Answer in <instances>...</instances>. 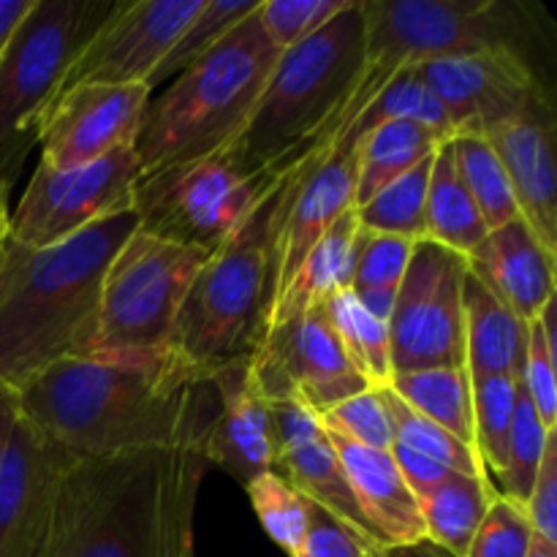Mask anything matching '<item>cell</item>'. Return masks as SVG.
<instances>
[{
    "label": "cell",
    "mask_w": 557,
    "mask_h": 557,
    "mask_svg": "<svg viewBox=\"0 0 557 557\" xmlns=\"http://www.w3.org/2000/svg\"><path fill=\"white\" fill-rule=\"evenodd\" d=\"M250 364L267 403L299 400L319 417L337 403L373 389L354 370L321 305L270 326L250 354Z\"/></svg>",
    "instance_id": "4fadbf2b"
},
{
    "label": "cell",
    "mask_w": 557,
    "mask_h": 557,
    "mask_svg": "<svg viewBox=\"0 0 557 557\" xmlns=\"http://www.w3.org/2000/svg\"><path fill=\"white\" fill-rule=\"evenodd\" d=\"M281 180L212 250L183 299L174 346L205 373L250 357L264 337L267 267Z\"/></svg>",
    "instance_id": "8992f818"
},
{
    "label": "cell",
    "mask_w": 557,
    "mask_h": 557,
    "mask_svg": "<svg viewBox=\"0 0 557 557\" xmlns=\"http://www.w3.org/2000/svg\"><path fill=\"white\" fill-rule=\"evenodd\" d=\"M364 20L362 85L379 92L406 65L517 49L515 25L493 0H359Z\"/></svg>",
    "instance_id": "30bf717a"
},
{
    "label": "cell",
    "mask_w": 557,
    "mask_h": 557,
    "mask_svg": "<svg viewBox=\"0 0 557 557\" xmlns=\"http://www.w3.org/2000/svg\"><path fill=\"white\" fill-rule=\"evenodd\" d=\"M210 253L136 228L109 264L85 357L161 354L174 346L183 299Z\"/></svg>",
    "instance_id": "ba28073f"
},
{
    "label": "cell",
    "mask_w": 557,
    "mask_h": 557,
    "mask_svg": "<svg viewBox=\"0 0 557 557\" xmlns=\"http://www.w3.org/2000/svg\"><path fill=\"white\" fill-rule=\"evenodd\" d=\"M389 389L411 411L422 413L424 419L435 422L473 449V395L466 370L433 368L392 375Z\"/></svg>",
    "instance_id": "f1b7e54d"
},
{
    "label": "cell",
    "mask_w": 557,
    "mask_h": 557,
    "mask_svg": "<svg viewBox=\"0 0 557 557\" xmlns=\"http://www.w3.org/2000/svg\"><path fill=\"white\" fill-rule=\"evenodd\" d=\"M531 544L533 528L522 506L495 495L466 557H528Z\"/></svg>",
    "instance_id": "b9f144b4"
},
{
    "label": "cell",
    "mask_w": 557,
    "mask_h": 557,
    "mask_svg": "<svg viewBox=\"0 0 557 557\" xmlns=\"http://www.w3.org/2000/svg\"><path fill=\"white\" fill-rule=\"evenodd\" d=\"M74 460L16 408L0 441V557H41L58 487Z\"/></svg>",
    "instance_id": "2e32d148"
},
{
    "label": "cell",
    "mask_w": 557,
    "mask_h": 557,
    "mask_svg": "<svg viewBox=\"0 0 557 557\" xmlns=\"http://www.w3.org/2000/svg\"><path fill=\"white\" fill-rule=\"evenodd\" d=\"M321 424L330 433L343 435L346 441L368 449L389 451L395 444V430H392L389 413L381 403L379 389H364L348 400L337 403L335 408L321 413Z\"/></svg>",
    "instance_id": "ab89813d"
},
{
    "label": "cell",
    "mask_w": 557,
    "mask_h": 557,
    "mask_svg": "<svg viewBox=\"0 0 557 557\" xmlns=\"http://www.w3.org/2000/svg\"><path fill=\"white\" fill-rule=\"evenodd\" d=\"M379 395H381V403H384L386 413H389L392 430H395V444L406 446V449L417 451V455L430 457V460L441 462V466L451 468V471L457 473L487 479V473H484L482 462H479L476 451H473L471 446L457 441L455 435L446 433L444 428H438V424L430 422V419H424L422 413L411 411V408H408L406 403L389 389V386H381Z\"/></svg>",
    "instance_id": "836d02e7"
},
{
    "label": "cell",
    "mask_w": 557,
    "mask_h": 557,
    "mask_svg": "<svg viewBox=\"0 0 557 557\" xmlns=\"http://www.w3.org/2000/svg\"><path fill=\"white\" fill-rule=\"evenodd\" d=\"M351 0H261L256 9L261 30L281 52L297 47L335 20Z\"/></svg>",
    "instance_id": "f35d334b"
},
{
    "label": "cell",
    "mask_w": 557,
    "mask_h": 557,
    "mask_svg": "<svg viewBox=\"0 0 557 557\" xmlns=\"http://www.w3.org/2000/svg\"><path fill=\"white\" fill-rule=\"evenodd\" d=\"M207 466L205 446L74 460L41 557H183Z\"/></svg>",
    "instance_id": "7a4b0ae2"
},
{
    "label": "cell",
    "mask_w": 557,
    "mask_h": 557,
    "mask_svg": "<svg viewBox=\"0 0 557 557\" xmlns=\"http://www.w3.org/2000/svg\"><path fill=\"white\" fill-rule=\"evenodd\" d=\"M433 156L424 158L417 169L397 177L386 188H381L373 199L364 201L362 207H354L359 218V226L368 232L395 234L419 243L428 239V183Z\"/></svg>",
    "instance_id": "1f68e13d"
},
{
    "label": "cell",
    "mask_w": 557,
    "mask_h": 557,
    "mask_svg": "<svg viewBox=\"0 0 557 557\" xmlns=\"http://www.w3.org/2000/svg\"><path fill=\"white\" fill-rule=\"evenodd\" d=\"M473 395V449L484 473L498 476L506 462L511 422H515V375H490L471 381Z\"/></svg>",
    "instance_id": "e575fe53"
},
{
    "label": "cell",
    "mask_w": 557,
    "mask_h": 557,
    "mask_svg": "<svg viewBox=\"0 0 557 557\" xmlns=\"http://www.w3.org/2000/svg\"><path fill=\"white\" fill-rule=\"evenodd\" d=\"M259 9V5H256ZM281 49L256 11L147 103L136 134L139 174L223 150L243 131Z\"/></svg>",
    "instance_id": "5b68a950"
},
{
    "label": "cell",
    "mask_w": 557,
    "mask_h": 557,
    "mask_svg": "<svg viewBox=\"0 0 557 557\" xmlns=\"http://www.w3.org/2000/svg\"><path fill=\"white\" fill-rule=\"evenodd\" d=\"M30 5L33 0H0V49L5 47V41H9L11 33L16 30L22 16L30 11Z\"/></svg>",
    "instance_id": "7dc6e473"
},
{
    "label": "cell",
    "mask_w": 557,
    "mask_h": 557,
    "mask_svg": "<svg viewBox=\"0 0 557 557\" xmlns=\"http://www.w3.org/2000/svg\"><path fill=\"white\" fill-rule=\"evenodd\" d=\"M136 180L139 158L134 145L74 169H49L38 163L9 218V239L25 248L63 243L114 212L131 210Z\"/></svg>",
    "instance_id": "7c38bea8"
},
{
    "label": "cell",
    "mask_w": 557,
    "mask_h": 557,
    "mask_svg": "<svg viewBox=\"0 0 557 557\" xmlns=\"http://www.w3.org/2000/svg\"><path fill=\"white\" fill-rule=\"evenodd\" d=\"M373 544L364 542L357 531L337 520L324 506L308 500V531H305L299 557H364L373 553Z\"/></svg>",
    "instance_id": "7bdbcfd3"
},
{
    "label": "cell",
    "mask_w": 557,
    "mask_h": 557,
    "mask_svg": "<svg viewBox=\"0 0 557 557\" xmlns=\"http://www.w3.org/2000/svg\"><path fill=\"white\" fill-rule=\"evenodd\" d=\"M495 487L487 479L449 473L433 493L419 498V515L424 522V536L441 544L451 555L466 557L495 498Z\"/></svg>",
    "instance_id": "4316f807"
},
{
    "label": "cell",
    "mask_w": 557,
    "mask_h": 557,
    "mask_svg": "<svg viewBox=\"0 0 557 557\" xmlns=\"http://www.w3.org/2000/svg\"><path fill=\"white\" fill-rule=\"evenodd\" d=\"M389 455L392 460H395L397 471H400L403 482L408 484V490H411L417 500L424 498L428 493H433L441 482L449 479V473H457L451 471V468L441 466V462L430 460V457L424 455H417V451L406 449V446L400 444H392Z\"/></svg>",
    "instance_id": "f6af8a7d"
},
{
    "label": "cell",
    "mask_w": 557,
    "mask_h": 557,
    "mask_svg": "<svg viewBox=\"0 0 557 557\" xmlns=\"http://www.w3.org/2000/svg\"><path fill=\"white\" fill-rule=\"evenodd\" d=\"M218 395V417L205 441V457L243 484L272 471L270 408L256 384L250 357L207 370Z\"/></svg>",
    "instance_id": "d6986e66"
},
{
    "label": "cell",
    "mask_w": 557,
    "mask_h": 557,
    "mask_svg": "<svg viewBox=\"0 0 557 557\" xmlns=\"http://www.w3.org/2000/svg\"><path fill=\"white\" fill-rule=\"evenodd\" d=\"M424 215H428V239L466 256V259H471L482 248L490 234L487 223L482 221V212L473 205L471 194L457 172L451 139L441 141L433 152Z\"/></svg>",
    "instance_id": "d4e9b609"
},
{
    "label": "cell",
    "mask_w": 557,
    "mask_h": 557,
    "mask_svg": "<svg viewBox=\"0 0 557 557\" xmlns=\"http://www.w3.org/2000/svg\"><path fill=\"white\" fill-rule=\"evenodd\" d=\"M357 239H359V218L357 212L348 210L324 237L319 239L313 250L305 256L302 267L294 275L292 286L283 292L275 308L270 310L267 330L292 315L305 313L313 305L324 302L332 292L351 288L354 261H357ZM264 330V332H267Z\"/></svg>",
    "instance_id": "cb8c5ba5"
},
{
    "label": "cell",
    "mask_w": 557,
    "mask_h": 557,
    "mask_svg": "<svg viewBox=\"0 0 557 557\" xmlns=\"http://www.w3.org/2000/svg\"><path fill=\"white\" fill-rule=\"evenodd\" d=\"M413 71L444 107L451 136L487 139L544 98L531 65L517 49L424 60Z\"/></svg>",
    "instance_id": "5bb4252c"
},
{
    "label": "cell",
    "mask_w": 557,
    "mask_h": 557,
    "mask_svg": "<svg viewBox=\"0 0 557 557\" xmlns=\"http://www.w3.org/2000/svg\"><path fill=\"white\" fill-rule=\"evenodd\" d=\"M9 188H11V180L0 177V248H3V243L9 239Z\"/></svg>",
    "instance_id": "f907efd6"
},
{
    "label": "cell",
    "mask_w": 557,
    "mask_h": 557,
    "mask_svg": "<svg viewBox=\"0 0 557 557\" xmlns=\"http://www.w3.org/2000/svg\"><path fill=\"white\" fill-rule=\"evenodd\" d=\"M245 490L267 536L288 557L302 555L305 531H308V498L299 495L275 471L256 476L253 482L245 484Z\"/></svg>",
    "instance_id": "8d00e7d4"
},
{
    "label": "cell",
    "mask_w": 557,
    "mask_h": 557,
    "mask_svg": "<svg viewBox=\"0 0 557 557\" xmlns=\"http://www.w3.org/2000/svg\"><path fill=\"white\" fill-rule=\"evenodd\" d=\"M468 259L419 239L397 286L389 319L392 375L433 368L466 370V330H462V283Z\"/></svg>",
    "instance_id": "8fae6325"
},
{
    "label": "cell",
    "mask_w": 557,
    "mask_h": 557,
    "mask_svg": "<svg viewBox=\"0 0 557 557\" xmlns=\"http://www.w3.org/2000/svg\"><path fill=\"white\" fill-rule=\"evenodd\" d=\"M506 169L517 210L539 243L557 259V166L555 123L547 101H539L487 136Z\"/></svg>",
    "instance_id": "ffe728a7"
},
{
    "label": "cell",
    "mask_w": 557,
    "mask_h": 557,
    "mask_svg": "<svg viewBox=\"0 0 557 557\" xmlns=\"http://www.w3.org/2000/svg\"><path fill=\"white\" fill-rule=\"evenodd\" d=\"M364 71V20L351 0L335 20L277 54L243 131L226 145L248 174L283 177L315 150H330L351 125Z\"/></svg>",
    "instance_id": "277c9868"
},
{
    "label": "cell",
    "mask_w": 557,
    "mask_h": 557,
    "mask_svg": "<svg viewBox=\"0 0 557 557\" xmlns=\"http://www.w3.org/2000/svg\"><path fill=\"white\" fill-rule=\"evenodd\" d=\"M397 120H408V123H419L424 128L435 131L444 139H451L449 120H446L444 107L438 103V98L428 90L422 79L417 76L413 65L397 71L368 103H364L362 112L357 114L351 125L346 128V134L332 145V150L351 152L357 150L359 141L375 131L384 123H397Z\"/></svg>",
    "instance_id": "83f0119b"
},
{
    "label": "cell",
    "mask_w": 557,
    "mask_h": 557,
    "mask_svg": "<svg viewBox=\"0 0 557 557\" xmlns=\"http://www.w3.org/2000/svg\"><path fill=\"white\" fill-rule=\"evenodd\" d=\"M346 471L351 493L362 509L370 536L379 549L403 547L424 536V522L419 515V500L403 482L389 451L368 449L326 430Z\"/></svg>",
    "instance_id": "7402d4cb"
},
{
    "label": "cell",
    "mask_w": 557,
    "mask_h": 557,
    "mask_svg": "<svg viewBox=\"0 0 557 557\" xmlns=\"http://www.w3.org/2000/svg\"><path fill=\"white\" fill-rule=\"evenodd\" d=\"M343 351L351 359L354 370L368 381L373 389L389 386L392 381V343L389 324L375 321L359 305L351 288H341L321 302Z\"/></svg>",
    "instance_id": "f546056e"
},
{
    "label": "cell",
    "mask_w": 557,
    "mask_h": 557,
    "mask_svg": "<svg viewBox=\"0 0 557 557\" xmlns=\"http://www.w3.org/2000/svg\"><path fill=\"white\" fill-rule=\"evenodd\" d=\"M522 511L531 522L533 536L557 547V430L544 446L542 466H539L536 482H533Z\"/></svg>",
    "instance_id": "ee69618b"
},
{
    "label": "cell",
    "mask_w": 557,
    "mask_h": 557,
    "mask_svg": "<svg viewBox=\"0 0 557 557\" xmlns=\"http://www.w3.org/2000/svg\"><path fill=\"white\" fill-rule=\"evenodd\" d=\"M466 373L471 381L515 375L525 357V321L517 319L471 270L462 283Z\"/></svg>",
    "instance_id": "603a6c76"
},
{
    "label": "cell",
    "mask_w": 557,
    "mask_h": 557,
    "mask_svg": "<svg viewBox=\"0 0 557 557\" xmlns=\"http://www.w3.org/2000/svg\"><path fill=\"white\" fill-rule=\"evenodd\" d=\"M150 92L147 85H76L63 90L38 125V163L74 169L136 145Z\"/></svg>",
    "instance_id": "e0dca14e"
},
{
    "label": "cell",
    "mask_w": 557,
    "mask_h": 557,
    "mask_svg": "<svg viewBox=\"0 0 557 557\" xmlns=\"http://www.w3.org/2000/svg\"><path fill=\"white\" fill-rule=\"evenodd\" d=\"M267 408L272 433V471L286 479L299 495L324 506L364 542L373 544L368 522L319 413L299 400H270Z\"/></svg>",
    "instance_id": "ac0fdd59"
},
{
    "label": "cell",
    "mask_w": 557,
    "mask_h": 557,
    "mask_svg": "<svg viewBox=\"0 0 557 557\" xmlns=\"http://www.w3.org/2000/svg\"><path fill=\"white\" fill-rule=\"evenodd\" d=\"M117 0H33L0 49V177L11 180L71 65Z\"/></svg>",
    "instance_id": "52a82bcc"
},
{
    "label": "cell",
    "mask_w": 557,
    "mask_h": 557,
    "mask_svg": "<svg viewBox=\"0 0 557 557\" xmlns=\"http://www.w3.org/2000/svg\"><path fill=\"white\" fill-rule=\"evenodd\" d=\"M201 5L205 0H117L74 60L63 90L76 85L150 87L161 60Z\"/></svg>",
    "instance_id": "9a60e30c"
},
{
    "label": "cell",
    "mask_w": 557,
    "mask_h": 557,
    "mask_svg": "<svg viewBox=\"0 0 557 557\" xmlns=\"http://www.w3.org/2000/svg\"><path fill=\"white\" fill-rule=\"evenodd\" d=\"M354 297L359 299V305H362L375 321L389 324L392 310H395L397 288H364V292H354Z\"/></svg>",
    "instance_id": "bcb514c9"
},
{
    "label": "cell",
    "mask_w": 557,
    "mask_h": 557,
    "mask_svg": "<svg viewBox=\"0 0 557 557\" xmlns=\"http://www.w3.org/2000/svg\"><path fill=\"white\" fill-rule=\"evenodd\" d=\"M375 557H457L449 549H444L441 544L430 542V539H419V542L403 544V547H386L379 549Z\"/></svg>",
    "instance_id": "c3c4849f"
},
{
    "label": "cell",
    "mask_w": 557,
    "mask_h": 557,
    "mask_svg": "<svg viewBox=\"0 0 557 557\" xmlns=\"http://www.w3.org/2000/svg\"><path fill=\"white\" fill-rule=\"evenodd\" d=\"M515 422H511L509 446H506L504 471L495 476V482H498L495 493L515 500L517 506H525L533 482H536L539 466H542L544 446H547V438L553 433L544 428L531 397H528L525 384H522V370L515 373Z\"/></svg>",
    "instance_id": "d6a6232c"
},
{
    "label": "cell",
    "mask_w": 557,
    "mask_h": 557,
    "mask_svg": "<svg viewBox=\"0 0 557 557\" xmlns=\"http://www.w3.org/2000/svg\"><path fill=\"white\" fill-rule=\"evenodd\" d=\"M16 417V395L11 389H5V386H0V441H3L5 430H9V424L14 422Z\"/></svg>",
    "instance_id": "681fc988"
},
{
    "label": "cell",
    "mask_w": 557,
    "mask_h": 557,
    "mask_svg": "<svg viewBox=\"0 0 557 557\" xmlns=\"http://www.w3.org/2000/svg\"><path fill=\"white\" fill-rule=\"evenodd\" d=\"M16 408L76 460L205 446L218 417L207 373L183 351L69 357L16 392Z\"/></svg>",
    "instance_id": "6da1fadb"
},
{
    "label": "cell",
    "mask_w": 557,
    "mask_h": 557,
    "mask_svg": "<svg viewBox=\"0 0 557 557\" xmlns=\"http://www.w3.org/2000/svg\"><path fill=\"white\" fill-rule=\"evenodd\" d=\"M555 256L536 239L522 218L493 228L482 248L468 259V270L511 310L531 324L555 299Z\"/></svg>",
    "instance_id": "44dd1931"
},
{
    "label": "cell",
    "mask_w": 557,
    "mask_h": 557,
    "mask_svg": "<svg viewBox=\"0 0 557 557\" xmlns=\"http://www.w3.org/2000/svg\"><path fill=\"white\" fill-rule=\"evenodd\" d=\"M444 141V136L424 128L419 123L397 120V123H384L370 131L359 141V166H357V194H354V207H362L364 201L373 199L381 188L395 183L397 177L417 169L424 158L435 152V147Z\"/></svg>",
    "instance_id": "484cf974"
},
{
    "label": "cell",
    "mask_w": 557,
    "mask_h": 557,
    "mask_svg": "<svg viewBox=\"0 0 557 557\" xmlns=\"http://www.w3.org/2000/svg\"><path fill=\"white\" fill-rule=\"evenodd\" d=\"M183 557H196V549H194V544H188V547H185Z\"/></svg>",
    "instance_id": "f5cc1de1"
},
{
    "label": "cell",
    "mask_w": 557,
    "mask_h": 557,
    "mask_svg": "<svg viewBox=\"0 0 557 557\" xmlns=\"http://www.w3.org/2000/svg\"><path fill=\"white\" fill-rule=\"evenodd\" d=\"M259 3L261 0H205L199 14L188 22V27L180 33L174 47L169 49V54L156 69L150 79V90L161 82L183 74L190 63H196L201 54L210 52L226 33H232L245 16L253 14Z\"/></svg>",
    "instance_id": "d590c367"
},
{
    "label": "cell",
    "mask_w": 557,
    "mask_h": 557,
    "mask_svg": "<svg viewBox=\"0 0 557 557\" xmlns=\"http://www.w3.org/2000/svg\"><path fill=\"white\" fill-rule=\"evenodd\" d=\"M413 239L395 234L368 232L359 226L357 261H354L351 292L364 288H397L413 253Z\"/></svg>",
    "instance_id": "60d3db41"
},
{
    "label": "cell",
    "mask_w": 557,
    "mask_h": 557,
    "mask_svg": "<svg viewBox=\"0 0 557 557\" xmlns=\"http://www.w3.org/2000/svg\"><path fill=\"white\" fill-rule=\"evenodd\" d=\"M451 147H455L457 172L490 232L517 221L520 210H517L515 190L493 145L484 136H451Z\"/></svg>",
    "instance_id": "4dcf8cb0"
},
{
    "label": "cell",
    "mask_w": 557,
    "mask_h": 557,
    "mask_svg": "<svg viewBox=\"0 0 557 557\" xmlns=\"http://www.w3.org/2000/svg\"><path fill=\"white\" fill-rule=\"evenodd\" d=\"M136 228V212L123 210L49 248L5 239L0 248V386L16 395L49 364L85 357L103 277Z\"/></svg>",
    "instance_id": "3957f363"
},
{
    "label": "cell",
    "mask_w": 557,
    "mask_h": 557,
    "mask_svg": "<svg viewBox=\"0 0 557 557\" xmlns=\"http://www.w3.org/2000/svg\"><path fill=\"white\" fill-rule=\"evenodd\" d=\"M277 180L248 174L223 147L210 156L139 174L131 210L141 232L212 253Z\"/></svg>",
    "instance_id": "9c48e42d"
},
{
    "label": "cell",
    "mask_w": 557,
    "mask_h": 557,
    "mask_svg": "<svg viewBox=\"0 0 557 557\" xmlns=\"http://www.w3.org/2000/svg\"><path fill=\"white\" fill-rule=\"evenodd\" d=\"M375 553H379V549H373V553H368L364 557H375Z\"/></svg>",
    "instance_id": "db71d44e"
},
{
    "label": "cell",
    "mask_w": 557,
    "mask_h": 557,
    "mask_svg": "<svg viewBox=\"0 0 557 557\" xmlns=\"http://www.w3.org/2000/svg\"><path fill=\"white\" fill-rule=\"evenodd\" d=\"M528 557H557V547L555 544H547L544 539L533 536L531 553H528Z\"/></svg>",
    "instance_id": "816d5d0a"
},
{
    "label": "cell",
    "mask_w": 557,
    "mask_h": 557,
    "mask_svg": "<svg viewBox=\"0 0 557 557\" xmlns=\"http://www.w3.org/2000/svg\"><path fill=\"white\" fill-rule=\"evenodd\" d=\"M522 384L549 433L557 430V337L555 299L544 305L536 321L525 330V357H522Z\"/></svg>",
    "instance_id": "74e56055"
}]
</instances>
